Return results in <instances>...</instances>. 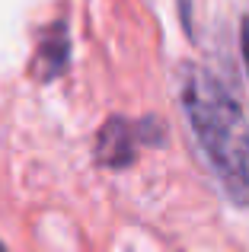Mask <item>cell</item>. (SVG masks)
Instances as JSON below:
<instances>
[{
    "label": "cell",
    "mask_w": 249,
    "mask_h": 252,
    "mask_svg": "<svg viewBox=\"0 0 249 252\" xmlns=\"http://www.w3.org/2000/svg\"><path fill=\"white\" fill-rule=\"evenodd\" d=\"M188 122L198 131L211 166L224 179L227 191L237 201H249V131L240 105L208 70L192 67L182 80Z\"/></svg>",
    "instance_id": "6da1fadb"
},
{
    "label": "cell",
    "mask_w": 249,
    "mask_h": 252,
    "mask_svg": "<svg viewBox=\"0 0 249 252\" xmlns=\"http://www.w3.org/2000/svg\"><path fill=\"white\" fill-rule=\"evenodd\" d=\"M67 55H70V38L67 29L61 23L48 26L35 48V58H32V77H38V83H48L55 80L58 74H64L67 67Z\"/></svg>",
    "instance_id": "7a4b0ae2"
},
{
    "label": "cell",
    "mask_w": 249,
    "mask_h": 252,
    "mask_svg": "<svg viewBox=\"0 0 249 252\" xmlns=\"http://www.w3.org/2000/svg\"><path fill=\"white\" fill-rule=\"evenodd\" d=\"M134 144H137V125L112 118L102 125L99 137H96V160L102 166H124L134 157Z\"/></svg>",
    "instance_id": "3957f363"
},
{
    "label": "cell",
    "mask_w": 249,
    "mask_h": 252,
    "mask_svg": "<svg viewBox=\"0 0 249 252\" xmlns=\"http://www.w3.org/2000/svg\"><path fill=\"white\" fill-rule=\"evenodd\" d=\"M243 55H246V67H249V19L243 23Z\"/></svg>",
    "instance_id": "277c9868"
},
{
    "label": "cell",
    "mask_w": 249,
    "mask_h": 252,
    "mask_svg": "<svg viewBox=\"0 0 249 252\" xmlns=\"http://www.w3.org/2000/svg\"><path fill=\"white\" fill-rule=\"evenodd\" d=\"M0 252H10V249H6V246H3V243H0Z\"/></svg>",
    "instance_id": "5b68a950"
}]
</instances>
